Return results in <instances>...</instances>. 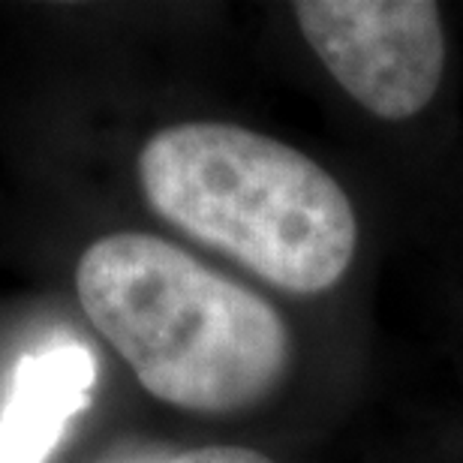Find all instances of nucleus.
<instances>
[{"label":"nucleus","instance_id":"f03ea898","mask_svg":"<svg viewBox=\"0 0 463 463\" xmlns=\"http://www.w3.org/2000/svg\"><path fill=\"white\" fill-rule=\"evenodd\" d=\"M156 214L286 292L340 283L358 247L344 187L317 160L232 124L160 129L138 156Z\"/></svg>","mask_w":463,"mask_h":463},{"label":"nucleus","instance_id":"20e7f679","mask_svg":"<svg viewBox=\"0 0 463 463\" xmlns=\"http://www.w3.org/2000/svg\"><path fill=\"white\" fill-rule=\"evenodd\" d=\"M97 373L90 346L70 337L18 358L0 406V463H49L94 401Z\"/></svg>","mask_w":463,"mask_h":463},{"label":"nucleus","instance_id":"f257e3e1","mask_svg":"<svg viewBox=\"0 0 463 463\" xmlns=\"http://www.w3.org/2000/svg\"><path fill=\"white\" fill-rule=\"evenodd\" d=\"M81 310L156 401L187 412H241L292 367V335L265 298L181 247L115 232L85 250Z\"/></svg>","mask_w":463,"mask_h":463},{"label":"nucleus","instance_id":"7ed1b4c3","mask_svg":"<svg viewBox=\"0 0 463 463\" xmlns=\"http://www.w3.org/2000/svg\"><path fill=\"white\" fill-rule=\"evenodd\" d=\"M295 22L337 85L370 115L406 120L437 94L446 36L430 0H301Z\"/></svg>","mask_w":463,"mask_h":463},{"label":"nucleus","instance_id":"39448f33","mask_svg":"<svg viewBox=\"0 0 463 463\" xmlns=\"http://www.w3.org/2000/svg\"><path fill=\"white\" fill-rule=\"evenodd\" d=\"M172 463H274V460L241 446H205V449L184 451Z\"/></svg>","mask_w":463,"mask_h":463}]
</instances>
